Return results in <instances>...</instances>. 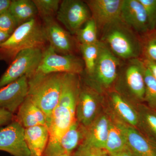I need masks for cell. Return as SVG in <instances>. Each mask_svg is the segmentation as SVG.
<instances>
[{"label":"cell","instance_id":"1","mask_svg":"<svg viewBox=\"0 0 156 156\" xmlns=\"http://www.w3.org/2000/svg\"><path fill=\"white\" fill-rule=\"evenodd\" d=\"M80 89L78 75L64 73L59 101L51 117L49 142L42 156H54L60 139L76 121V107Z\"/></svg>","mask_w":156,"mask_h":156},{"label":"cell","instance_id":"2","mask_svg":"<svg viewBox=\"0 0 156 156\" xmlns=\"http://www.w3.org/2000/svg\"><path fill=\"white\" fill-rule=\"evenodd\" d=\"M64 73L34 74L28 79L27 97L44 113L49 128L54 109L58 104Z\"/></svg>","mask_w":156,"mask_h":156},{"label":"cell","instance_id":"3","mask_svg":"<svg viewBox=\"0 0 156 156\" xmlns=\"http://www.w3.org/2000/svg\"><path fill=\"white\" fill-rule=\"evenodd\" d=\"M47 42L43 26L34 18L19 26L0 45V59L11 62L23 50L42 49Z\"/></svg>","mask_w":156,"mask_h":156},{"label":"cell","instance_id":"4","mask_svg":"<svg viewBox=\"0 0 156 156\" xmlns=\"http://www.w3.org/2000/svg\"><path fill=\"white\" fill-rule=\"evenodd\" d=\"M102 31L101 40L118 58L128 60L138 58L142 48L134 31L120 19Z\"/></svg>","mask_w":156,"mask_h":156},{"label":"cell","instance_id":"5","mask_svg":"<svg viewBox=\"0 0 156 156\" xmlns=\"http://www.w3.org/2000/svg\"><path fill=\"white\" fill-rule=\"evenodd\" d=\"M84 70V62L80 58L73 54H58L49 45L43 51L41 60L34 74L46 75L61 73L79 75Z\"/></svg>","mask_w":156,"mask_h":156},{"label":"cell","instance_id":"6","mask_svg":"<svg viewBox=\"0 0 156 156\" xmlns=\"http://www.w3.org/2000/svg\"><path fill=\"white\" fill-rule=\"evenodd\" d=\"M41 48L23 50L17 54L0 78V89L23 76L30 78L38 67L43 56Z\"/></svg>","mask_w":156,"mask_h":156},{"label":"cell","instance_id":"7","mask_svg":"<svg viewBox=\"0 0 156 156\" xmlns=\"http://www.w3.org/2000/svg\"><path fill=\"white\" fill-rule=\"evenodd\" d=\"M121 61L105 44L100 41L99 55L95 68L92 74L88 76V77L90 81L101 87H110L118 77Z\"/></svg>","mask_w":156,"mask_h":156},{"label":"cell","instance_id":"8","mask_svg":"<svg viewBox=\"0 0 156 156\" xmlns=\"http://www.w3.org/2000/svg\"><path fill=\"white\" fill-rule=\"evenodd\" d=\"M56 17L71 34H75L92 18V15L85 1L63 0L60 3Z\"/></svg>","mask_w":156,"mask_h":156},{"label":"cell","instance_id":"9","mask_svg":"<svg viewBox=\"0 0 156 156\" xmlns=\"http://www.w3.org/2000/svg\"><path fill=\"white\" fill-rule=\"evenodd\" d=\"M24 131L25 128L15 120L0 129V151L13 156H32Z\"/></svg>","mask_w":156,"mask_h":156},{"label":"cell","instance_id":"10","mask_svg":"<svg viewBox=\"0 0 156 156\" xmlns=\"http://www.w3.org/2000/svg\"><path fill=\"white\" fill-rule=\"evenodd\" d=\"M126 63L120 65V73L124 84L131 95L139 100L144 99L145 82L144 62L138 58L126 60Z\"/></svg>","mask_w":156,"mask_h":156},{"label":"cell","instance_id":"11","mask_svg":"<svg viewBox=\"0 0 156 156\" xmlns=\"http://www.w3.org/2000/svg\"><path fill=\"white\" fill-rule=\"evenodd\" d=\"M85 2L89 7L98 29L102 30L107 26L121 18L123 0H88Z\"/></svg>","mask_w":156,"mask_h":156},{"label":"cell","instance_id":"12","mask_svg":"<svg viewBox=\"0 0 156 156\" xmlns=\"http://www.w3.org/2000/svg\"><path fill=\"white\" fill-rule=\"evenodd\" d=\"M43 20V27L49 45L60 54H73L75 43L71 34L62 28L54 18Z\"/></svg>","mask_w":156,"mask_h":156},{"label":"cell","instance_id":"13","mask_svg":"<svg viewBox=\"0 0 156 156\" xmlns=\"http://www.w3.org/2000/svg\"><path fill=\"white\" fill-rule=\"evenodd\" d=\"M28 89V79L26 76L0 89V108L14 114L26 98Z\"/></svg>","mask_w":156,"mask_h":156},{"label":"cell","instance_id":"14","mask_svg":"<svg viewBox=\"0 0 156 156\" xmlns=\"http://www.w3.org/2000/svg\"><path fill=\"white\" fill-rule=\"evenodd\" d=\"M120 17L136 32L145 33L149 30L145 9L139 0H123Z\"/></svg>","mask_w":156,"mask_h":156},{"label":"cell","instance_id":"15","mask_svg":"<svg viewBox=\"0 0 156 156\" xmlns=\"http://www.w3.org/2000/svg\"><path fill=\"white\" fill-rule=\"evenodd\" d=\"M98 100L95 92L89 87L81 88L76 107V119L87 128L97 118Z\"/></svg>","mask_w":156,"mask_h":156},{"label":"cell","instance_id":"16","mask_svg":"<svg viewBox=\"0 0 156 156\" xmlns=\"http://www.w3.org/2000/svg\"><path fill=\"white\" fill-rule=\"evenodd\" d=\"M126 134L128 149L134 156H156V142L144 136L137 129L121 123Z\"/></svg>","mask_w":156,"mask_h":156},{"label":"cell","instance_id":"17","mask_svg":"<svg viewBox=\"0 0 156 156\" xmlns=\"http://www.w3.org/2000/svg\"><path fill=\"white\" fill-rule=\"evenodd\" d=\"M17 111L15 120L24 128L40 125L46 126L49 128L44 113L27 97Z\"/></svg>","mask_w":156,"mask_h":156},{"label":"cell","instance_id":"18","mask_svg":"<svg viewBox=\"0 0 156 156\" xmlns=\"http://www.w3.org/2000/svg\"><path fill=\"white\" fill-rule=\"evenodd\" d=\"M86 129L77 121L73 123L60 139L54 156L71 155L83 141Z\"/></svg>","mask_w":156,"mask_h":156},{"label":"cell","instance_id":"19","mask_svg":"<svg viewBox=\"0 0 156 156\" xmlns=\"http://www.w3.org/2000/svg\"><path fill=\"white\" fill-rule=\"evenodd\" d=\"M110 124V121L105 115L96 118L87 128L85 138L82 143L104 149L108 136Z\"/></svg>","mask_w":156,"mask_h":156},{"label":"cell","instance_id":"20","mask_svg":"<svg viewBox=\"0 0 156 156\" xmlns=\"http://www.w3.org/2000/svg\"><path fill=\"white\" fill-rule=\"evenodd\" d=\"M24 136L32 156H42L49 142L48 127L40 125L25 128Z\"/></svg>","mask_w":156,"mask_h":156},{"label":"cell","instance_id":"21","mask_svg":"<svg viewBox=\"0 0 156 156\" xmlns=\"http://www.w3.org/2000/svg\"><path fill=\"white\" fill-rule=\"evenodd\" d=\"M111 99L115 110L124 122L132 127L139 125L138 112L123 96L115 92L112 94Z\"/></svg>","mask_w":156,"mask_h":156},{"label":"cell","instance_id":"22","mask_svg":"<svg viewBox=\"0 0 156 156\" xmlns=\"http://www.w3.org/2000/svg\"><path fill=\"white\" fill-rule=\"evenodd\" d=\"M9 11L16 20L18 27L34 19L38 14L36 7L31 0L11 1Z\"/></svg>","mask_w":156,"mask_h":156},{"label":"cell","instance_id":"23","mask_svg":"<svg viewBox=\"0 0 156 156\" xmlns=\"http://www.w3.org/2000/svg\"><path fill=\"white\" fill-rule=\"evenodd\" d=\"M127 147L126 134L121 123L110 122L108 136L104 149L108 154H112Z\"/></svg>","mask_w":156,"mask_h":156},{"label":"cell","instance_id":"24","mask_svg":"<svg viewBox=\"0 0 156 156\" xmlns=\"http://www.w3.org/2000/svg\"><path fill=\"white\" fill-rule=\"evenodd\" d=\"M100 46V41L96 44H92L79 45L83 59L85 70L87 76L92 74L94 71L99 55Z\"/></svg>","mask_w":156,"mask_h":156},{"label":"cell","instance_id":"25","mask_svg":"<svg viewBox=\"0 0 156 156\" xmlns=\"http://www.w3.org/2000/svg\"><path fill=\"white\" fill-rule=\"evenodd\" d=\"M98 30L95 20L92 17L76 34L80 44H92L99 41L98 39Z\"/></svg>","mask_w":156,"mask_h":156},{"label":"cell","instance_id":"26","mask_svg":"<svg viewBox=\"0 0 156 156\" xmlns=\"http://www.w3.org/2000/svg\"><path fill=\"white\" fill-rule=\"evenodd\" d=\"M139 124L156 140V112L147 107L141 106L138 112Z\"/></svg>","mask_w":156,"mask_h":156},{"label":"cell","instance_id":"27","mask_svg":"<svg viewBox=\"0 0 156 156\" xmlns=\"http://www.w3.org/2000/svg\"><path fill=\"white\" fill-rule=\"evenodd\" d=\"M38 14L43 20L56 16L61 1L59 0H33Z\"/></svg>","mask_w":156,"mask_h":156},{"label":"cell","instance_id":"28","mask_svg":"<svg viewBox=\"0 0 156 156\" xmlns=\"http://www.w3.org/2000/svg\"><path fill=\"white\" fill-rule=\"evenodd\" d=\"M144 78L145 86L144 99L151 108H156V79L145 66Z\"/></svg>","mask_w":156,"mask_h":156},{"label":"cell","instance_id":"29","mask_svg":"<svg viewBox=\"0 0 156 156\" xmlns=\"http://www.w3.org/2000/svg\"><path fill=\"white\" fill-rule=\"evenodd\" d=\"M17 27V22L9 10L0 14V31L11 35Z\"/></svg>","mask_w":156,"mask_h":156},{"label":"cell","instance_id":"30","mask_svg":"<svg viewBox=\"0 0 156 156\" xmlns=\"http://www.w3.org/2000/svg\"><path fill=\"white\" fill-rule=\"evenodd\" d=\"M74 156H108L105 150L82 143L76 149Z\"/></svg>","mask_w":156,"mask_h":156},{"label":"cell","instance_id":"31","mask_svg":"<svg viewBox=\"0 0 156 156\" xmlns=\"http://www.w3.org/2000/svg\"><path fill=\"white\" fill-rule=\"evenodd\" d=\"M146 11L149 29L153 30L156 27V0H139Z\"/></svg>","mask_w":156,"mask_h":156},{"label":"cell","instance_id":"32","mask_svg":"<svg viewBox=\"0 0 156 156\" xmlns=\"http://www.w3.org/2000/svg\"><path fill=\"white\" fill-rule=\"evenodd\" d=\"M147 58L156 62V37L150 39L144 47Z\"/></svg>","mask_w":156,"mask_h":156},{"label":"cell","instance_id":"33","mask_svg":"<svg viewBox=\"0 0 156 156\" xmlns=\"http://www.w3.org/2000/svg\"><path fill=\"white\" fill-rule=\"evenodd\" d=\"M13 114L4 108H0V126H4L12 122Z\"/></svg>","mask_w":156,"mask_h":156},{"label":"cell","instance_id":"34","mask_svg":"<svg viewBox=\"0 0 156 156\" xmlns=\"http://www.w3.org/2000/svg\"><path fill=\"white\" fill-rule=\"evenodd\" d=\"M144 63L146 67L150 71L152 75L156 79V62L146 58L144 61Z\"/></svg>","mask_w":156,"mask_h":156},{"label":"cell","instance_id":"35","mask_svg":"<svg viewBox=\"0 0 156 156\" xmlns=\"http://www.w3.org/2000/svg\"><path fill=\"white\" fill-rule=\"evenodd\" d=\"M11 2L10 0H0V14L9 11Z\"/></svg>","mask_w":156,"mask_h":156},{"label":"cell","instance_id":"36","mask_svg":"<svg viewBox=\"0 0 156 156\" xmlns=\"http://www.w3.org/2000/svg\"><path fill=\"white\" fill-rule=\"evenodd\" d=\"M108 156H134L131 153L128 147L122 150L114 153L108 154Z\"/></svg>","mask_w":156,"mask_h":156},{"label":"cell","instance_id":"37","mask_svg":"<svg viewBox=\"0 0 156 156\" xmlns=\"http://www.w3.org/2000/svg\"><path fill=\"white\" fill-rule=\"evenodd\" d=\"M10 35L8 34L0 31V45L6 41L10 36Z\"/></svg>","mask_w":156,"mask_h":156},{"label":"cell","instance_id":"38","mask_svg":"<svg viewBox=\"0 0 156 156\" xmlns=\"http://www.w3.org/2000/svg\"><path fill=\"white\" fill-rule=\"evenodd\" d=\"M61 156H70V155H67V154H65V155H62Z\"/></svg>","mask_w":156,"mask_h":156}]
</instances>
